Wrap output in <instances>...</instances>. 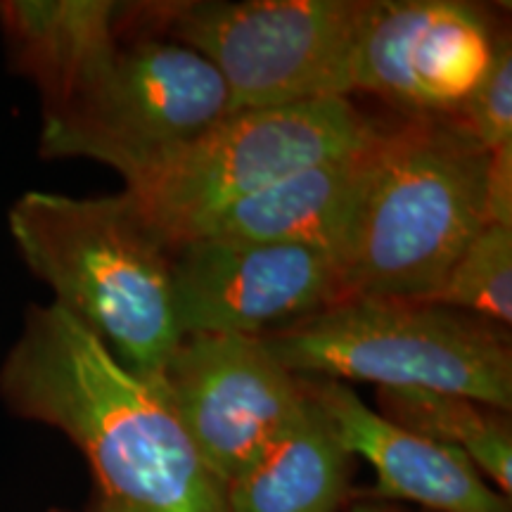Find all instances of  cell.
I'll return each instance as SVG.
<instances>
[{"instance_id":"obj_1","label":"cell","mask_w":512,"mask_h":512,"mask_svg":"<svg viewBox=\"0 0 512 512\" xmlns=\"http://www.w3.org/2000/svg\"><path fill=\"white\" fill-rule=\"evenodd\" d=\"M12 413L69 437L95 477V512H228L152 377L128 370L57 304L29 306L0 368Z\"/></svg>"},{"instance_id":"obj_2","label":"cell","mask_w":512,"mask_h":512,"mask_svg":"<svg viewBox=\"0 0 512 512\" xmlns=\"http://www.w3.org/2000/svg\"><path fill=\"white\" fill-rule=\"evenodd\" d=\"M489 152L456 117L382 121L339 259L342 299L427 302L486 226Z\"/></svg>"},{"instance_id":"obj_3","label":"cell","mask_w":512,"mask_h":512,"mask_svg":"<svg viewBox=\"0 0 512 512\" xmlns=\"http://www.w3.org/2000/svg\"><path fill=\"white\" fill-rule=\"evenodd\" d=\"M10 235L55 302L133 373L155 377L176 344L171 252L126 192L69 197L31 190L12 204Z\"/></svg>"},{"instance_id":"obj_4","label":"cell","mask_w":512,"mask_h":512,"mask_svg":"<svg viewBox=\"0 0 512 512\" xmlns=\"http://www.w3.org/2000/svg\"><path fill=\"white\" fill-rule=\"evenodd\" d=\"M299 377L458 394L512 408L510 328L401 297H347L264 335Z\"/></svg>"},{"instance_id":"obj_5","label":"cell","mask_w":512,"mask_h":512,"mask_svg":"<svg viewBox=\"0 0 512 512\" xmlns=\"http://www.w3.org/2000/svg\"><path fill=\"white\" fill-rule=\"evenodd\" d=\"M380 126L351 98L233 112L124 192L171 252L202 235L233 204L363 147Z\"/></svg>"},{"instance_id":"obj_6","label":"cell","mask_w":512,"mask_h":512,"mask_svg":"<svg viewBox=\"0 0 512 512\" xmlns=\"http://www.w3.org/2000/svg\"><path fill=\"white\" fill-rule=\"evenodd\" d=\"M124 29L183 43L214 64L233 112L351 98L349 62L361 0H192L138 5Z\"/></svg>"},{"instance_id":"obj_7","label":"cell","mask_w":512,"mask_h":512,"mask_svg":"<svg viewBox=\"0 0 512 512\" xmlns=\"http://www.w3.org/2000/svg\"><path fill=\"white\" fill-rule=\"evenodd\" d=\"M233 114L207 57L162 36L121 41L112 67L60 110L43 114L41 155L93 159L126 185L150 174Z\"/></svg>"},{"instance_id":"obj_8","label":"cell","mask_w":512,"mask_h":512,"mask_svg":"<svg viewBox=\"0 0 512 512\" xmlns=\"http://www.w3.org/2000/svg\"><path fill=\"white\" fill-rule=\"evenodd\" d=\"M152 380L223 489L309 401L264 337L185 335Z\"/></svg>"},{"instance_id":"obj_9","label":"cell","mask_w":512,"mask_h":512,"mask_svg":"<svg viewBox=\"0 0 512 512\" xmlns=\"http://www.w3.org/2000/svg\"><path fill=\"white\" fill-rule=\"evenodd\" d=\"M501 31L465 0H361L349 95H373L399 117H456Z\"/></svg>"},{"instance_id":"obj_10","label":"cell","mask_w":512,"mask_h":512,"mask_svg":"<svg viewBox=\"0 0 512 512\" xmlns=\"http://www.w3.org/2000/svg\"><path fill=\"white\" fill-rule=\"evenodd\" d=\"M181 335L264 337L342 302L335 256L299 245L195 238L171 249Z\"/></svg>"},{"instance_id":"obj_11","label":"cell","mask_w":512,"mask_h":512,"mask_svg":"<svg viewBox=\"0 0 512 512\" xmlns=\"http://www.w3.org/2000/svg\"><path fill=\"white\" fill-rule=\"evenodd\" d=\"M302 382L344 448L375 470L373 501H413L437 512H512L510 496L494 489L465 453L403 430L351 384L325 377Z\"/></svg>"},{"instance_id":"obj_12","label":"cell","mask_w":512,"mask_h":512,"mask_svg":"<svg viewBox=\"0 0 512 512\" xmlns=\"http://www.w3.org/2000/svg\"><path fill=\"white\" fill-rule=\"evenodd\" d=\"M126 3L114 0H5L0 29L10 67L34 81L50 114L112 67L124 41Z\"/></svg>"},{"instance_id":"obj_13","label":"cell","mask_w":512,"mask_h":512,"mask_svg":"<svg viewBox=\"0 0 512 512\" xmlns=\"http://www.w3.org/2000/svg\"><path fill=\"white\" fill-rule=\"evenodd\" d=\"M375 136L349 155L313 164L233 204L197 238L313 247L335 256L339 266L368 178Z\"/></svg>"},{"instance_id":"obj_14","label":"cell","mask_w":512,"mask_h":512,"mask_svg":"<svg viewBox=\"0 0 512 512\" xmlns=\"http://www.w3.org/2000/svg\"><path fill=\"white\" fill-rule=\"evenodd\" d=\"M351 458L309 396L302 415L226 484L228 512H337L349 496Z\"/></svg>"},{"instance_id":"obj_15","label":"cell","mask_w":512,"mask_h":512,"mask_svg":"<svg viewBox=\"0 0 512 512\" xmlns=\"http://www.w3.org/2000/svg\"><path fill=\"white\" fill-rule=\"evenodd\" d=\"M377 406V413L403 430L465 453L501 494L510 496L512 432L503 411L458 394L387 387H377Z\"/></svg>"},{"instance_id":"obj_16","label":"cell","mask_w":512,"mask_h":512,"mask_svg":"<svg viewBox=\"0 0 512 512\" xmlns=\"http://www.w3.org/2000/svg\"><path fill=\"white\" fill-rule=\"evenodd\" d=\"M427 302L458 309L510 328L512 228L486 223L448 268Z\"/></svg>"},{"instance_id":"obj_17","label":"cell","mask_w":512,"mask_h":512,"mask_svg":"<svg viewBox=\"0 0 512 512\" xmlns=\"http://www.w3.org/2000/svg\"><path fill=\"white\" fill-rule=\"evenodd\" d=\"M456 119L486 152L512 143V46L508 31L498 36L484 79L460 107Z\"/></svg>"},{"instance_id":"obj_18","label":"cell","mask_w":512,"mask_h":512,"mask_svg":"<svg viewBox=\"0 0 512 512\" xmlns=\"http://www.w3.org/2000/svg\"><path fill=\"white\" fill-rule=\"evenodd\" d=\"M486 223L512 228V143L489 152L484 185Z\"/></svg>"},{"instance_id":"obj_19","label":"cell","mask_w":512,"mask_h":512,"mask_svg":"<svg viewBox=\"0 0 512 512\" xmlns=\"http://www.w3.org/2000/svg\"><path fill=\"white\" fill-rule=\"evenodd\" d=\"M347 512H403L399 508H394V505H384V503H354L349 505Z\"/></svg>"},{"instance_id":"obj_20","label":"cell","mask_w":512,"mask_h":512,"mask_svg":"<svg viewBox=\"0 0 512 512\" xmlns=\"http://www.w3.org/2000/svg\"><path fill=\"white\" fill-rule=\"evenodd\" d=\"M55 512H60V510H55Z\"/></svg>"}]
</instances>
